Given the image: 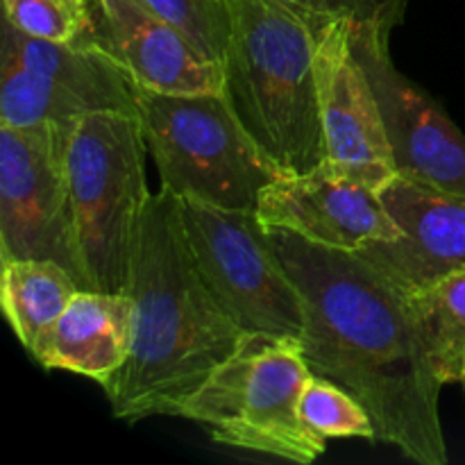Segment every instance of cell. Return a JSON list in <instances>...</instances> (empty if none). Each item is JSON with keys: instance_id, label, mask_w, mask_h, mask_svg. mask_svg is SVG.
<instances>
[{"instance_id": "5b68a950", "label": "cell", "mask_w": 465, "mask_h": 465, "mask_svg": "<svg viewBox=\"0 0 465 465\" xmlns=\"http://www.w3.org/2000/svg\"><path fill=\"white\" fill-rule=\"evenodd\" d=\"M312 375L298 339L248 334L234 354L182 407L213 443L309 465L327 440L300 418V393Z\"/></svg>"}, {"instance_id": "9c48e42d", "label": "cell", "mask_w": 465, "mask_h": 465, "mask_svg": "<svg viewBox=\"0 0 465 465\" xmlns=\"http://www.w3.org/2000/svg\"><path fill=\"white\" fill-rule=\"evenodd\" d=\"M391 21H350V45L363 66L400 175L465 195V134L443 104L393 62Z\"/></svg>"}, {"instance_id": "3957f363", "label": "cell", "mask_w": 465, "mask_h": 465, "mask_svg": "<svg viewBox=\"0 0 465 465\" xmlns=\"http://www.w3.org/2000/svg\"><path fill=\"white\" fill-rule=\"evenodd\" d=\"M223 95L243 130L282 173L325 162L316 53L327 23L295 0H227Z\"/></svg>"}, {"instance_id": "8992f818", "label": "cell", "mask_w": 465, "mask_h": 465, "mask_svg": "<svg viewBox=\"0 0 465 465\" xmlns=\"http://www.w3.org/2000/svg\"><path fill=\"white\" fill-rule=\"evenodd\" d=\"M139 121L162 189L225 209L257 212L282 175L223 94H159L134 84Z\"/></svg>"}, {"instance_id": "ba28073f", "label": "cell", "mask_w": 465, "mask_h": 465, "mask_svg": "<svg viewBox=\"0 0 465 465\" xmlns=\"http://www.w3.org/2000/svg\"><path fill=\"white\" fill-rule=\"evenodd\" d=\"M73 123H0V262H54L89 289L77 252L66 168Z\"/></svg>"}, {"instance_id": "ac0fdd59", "label": "cell", "mask_w": 465, "mask_h": 465, "mask_svg": "<svg viewBox=\"0 0 465 465\" xmlns=\"http://www.w3.org/2000/svg\"><path fill=\"white\" fill-rule=\"evenodd\" d=\"M91 112L95 109L84 98L54 80L0 57V123L12 127L73 123Z\"/></svg>"}, {"instance_id": "d6986e66", "label": "cell", "mask_w": 465, "mask_h": 465, "mask_svg": "<svg viewBox=\"0 0 465 465\" xmlns=\"http://www.w3.org/2000/svg\"><path fill=\"white\" fill-rule=\"evenodd\" d=\"M300 418L322 439L375 440V422L361 402L330 377L312 372L300 393Z\"/></svg>"}, {"instance_id": "9a60e30c", "label": "cell", "mask_w": 465, "mask_h": 465, "mask_svg": "<svg viewBox=\"0 0 465 465\" xmlns=\"http://www.w3.org/2000/svg\"><path fill=\"white\" fill-rule=\"evenodd\" d=\"M0 57L50 77L84 98L95 112L139 116L134 82L112 54L95 44L94 32L77 41H45L23 35L5 21Z\"/></svg>"}, {"instance_id": "7a4b0ae2", "label": "cell", "mask_w": 465, "mask_h": 465, "mask_svg": "<svg viewBox=\"0 0 465 465\" xmlns=\"http://www.w3.org/2000/svg\"><path fill=\"white\" fill-rule=\"evenodd\" d=\"M125 293L134 300L132 350L103 386L118 420L180 418L186 400L245 341L195 268L177 198L159 191L141 221Z\"/></svg>"}, {"instance_id": "8fae6325", "label": "cell", "mask_w": 465, "mask_h": 465, "mask_svg": "<svg viewBox=\"0 0 465 465\" xmlns=\"http://www.w3.org/2000/svg\"><path fill=\"white\" fill-rule=\"evenodd\" d=\"M257 216L268 230L343 252H361L368 243L400 236L380 191L327 163L307 173H282L259 195Z\"/></svg>"}, {"instance_id": "6da1fadb", "label": "cell", "mask_w": 465, "mask_h": 465, "mask_svg": "<svg viewBox=\"0 0 465 465\" xmlns=\"http://www.w3.org/2000/svg\"><path fill=\"white\" fill-rule=\"evenodd\" d=\"M272 243L304 298L302 354L366 407L375 443L418 465L450 461L440 391L407 291L359 252H343L271 230Z\"/></svg>"}, {"instance_id": "44dd1931", "label": "cell", "mask_w": 465, "mask_h": 465, "mask_svg": "<svg viewBox=\"0 0 465 465\" xmlns=\"http://www.w3.org/2000/svg\"><path fill=\"white\" fill-rule=\"evenodd\" d=\"M139 3L184 32L209 59L223 64L232 32L227 0H139Z\"/></svg>"}, {"instance_id": "52a82bcc", "label": "cell", "mask_w": 465, "mask_h": 465, "mask_svg": "<svg viewBox=\"0 0 465 465\" xmlns=\"http://www.w3.org/2000/svg\"><path fill=\"white\" fill-rule=\"evenodd\" d=\"M195 268L245 334L302 341L304 298L257 212L177 198Z\"/></svg>"}, {"instance_id": "30bf717a", "label": "cell", "mask_w": 465, "mask_h": 465, "mask_svg": "<svg viewBox=\"0 0 465 465\" xmlns=\"http://www.w3.org/2000/svg\"><path fill=\"white\" fill-rule=\"evenodd\" d=\"M325 162L341 175L381 191L395 175L393 150L363 66L350 45V18H331L316 53Z\"/></svg>"}, {"instance_id": "277c9868", "label": "cell", "mask_w": 465, "mask_h": 465, "mask_svg": "<svg viewBox=\"0 0 465 465\" xmlns=\"http://www.w3.org/2000/svg\"><path fill=\"white\" fill-rule=\"evenodd\" d=\"M139 116L91 112L68 132L66 168L77 252L89 289H127L150 193Z\"/></svg>"}, {"instance_id": "ffe728a7", "label": "cell", "mask_w": 465, "mask_h": 465, "mask_svg": "<svg viewBox=\"0 0 465 465\" xmlns=\"http://www.w3.org/2000/svg\"><path fill=\"white\" fill-rule=\"evenodd\" d=\"M5 21L45 41L84 39L95 27V0H3Z\"/></svg>"}, {"instance_id": "4fadbf2b", "label": "cell", "mask_w": 465, "mask_h": 465, "mask_svg": "<svg viewBox=\"0 0 465 465\" xmlns=\"http://www.w3.org/2000/svg\"><path fill=\"white\" fill-rule=\"evenodd\" d=\"M94 41L159 94H223V66L139 0H95Z\"/></svg>"}, {"instance_id": "7c38bea8", "label": "cell", "mask_w": 465, "mask_h": 465, "mask_svg": "<svg viewBox=\"0 0 465 465\" xmlns=\"http://www.w3.org/2000/svg\"><path fill=\"white\" fill-rule=\"evenodd\" d=\"M400 236L375 241L361 257L375 263L402 291L434 284L465 271V195L395 175L380 191Z\"/></svg>"}, {"instance_id": "e0dca14e", "label": "cell", "mask_w": 465, "mask_h": 465, "mask_svg": "<svg viewBox=\"0 0 465 465\" xmlns=\"http://www.w3.org/2000/svg\"><path fill=\"white\" fill-rule=\"evenodd\" d=\"M436 375L459 384L465 352V271L450 272L434 284L407 291Z\"/></svg>"}, {"instance_id": "2e32d148", "label": "cell", "mask_w": 465, "mask_h": 465, "mask_svg": "<svg viewBox=\"0 0 465 465\" xmlns=\"http://www.w3.org/2000/svg\"><path fill=\"white\" fill-rule=\"evenodd\" d=\"M0 302L5 318L23 348L32 352L59 321L82 284L71 271L45 259H12L0 262Z\"/></svg>"}, {"instance_id": "7402d4cb", "label": "cell", "mask_w": 465, "mask_h": 465, "mask_svg": "<svg viewBox=\"0 0 465 465\" xmlns=\"http://www.w3.org/2000/svg\"><path fill=\"white\" fill-rule=\"evenodd\" d=\"M313 12L350 21H391L402 25L409 0H295Z\"/></svg>"}, {"instance_id": "5bb4252c", "label": "cell", "mask_w": 465, "mask_h": 465, "mask_svg": "<svg viewBox=\"0 0 465 465\" xmlns=\"http://www.w3.org/2000/svg\"><path fill=\"white\" fill-rule=\"evenodd\" d=\"M132 334L134 300L125 291L80 289L30 354L45 371H66L104 386L130 357Z\"/></svg>"}, {"instance_id": "603a6c76", "label": "cell", "mask_w": 465, "mask_h": 465, "mask_svg": "<svg viewBox=\"0 0 465 465\" xmlns=\"http://www.w3.org/2000/svg\"><path fill=\"white\" fill-rule=\"evenodd\" d=\"M459 384H461L465 391V352H463V361H461V372H459Z\"/></svg>"}]
</instances>
